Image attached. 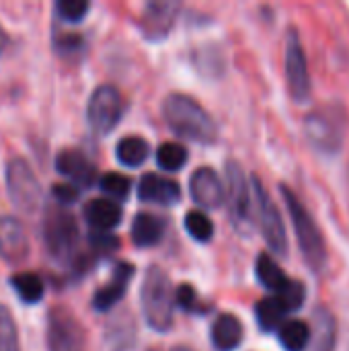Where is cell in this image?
I'll list each match as a JSON object with an SVG mask.
<instances>
[{"label": "cell", "mask_w": 349, "mask_h": 351, "mask_svg": "<svg viewBox=\"0 0 349 351\" xmlns=\"http://www.w3.org/2000/svg\"><path fill=\"white\" fill-rule=\"evenodd\" d=\"M163 117L167 125L181 138L200 144H214L218 140V125L210 113L187 95H169L163 101Z\"/></svg>", "instance_id": "6da1fadb"}, {"label": "cell", "mask_w": 349, "mask_h": 351, "mask_svg": "<svg viewBox=\"0 0 349 351\" xmlns=\"http://www.w3.org/2000/svg\"><path fill=\"white\" fill-rule=\"evenodd\" d=\"M142 315L150 329L156 333H167L173 327V311L177 304L175 290L167 271L158 265H150L140 288Z\"/></svg>", "instance_id": "7a4b0ae2"}, {"label": "cell", "mask_w": 349, "mask_h": 351, "mask_svg": "<svg viewBox=\"0 0 349 351\" xmlns=\"http://www.w3.org/2000/svg\"><path fill=\"white\" fill-rule=\"evenodd\" d=\"M280 193L284 197L290 220L294 224L298 247H300V253H302L306 265L313 271H321L327 265V245H325V239H323L317 222L313 220L311 212L304 208V204L298 199V195L288 185H280Z\"/></svg>", "instance_id": "3957f363"}, {"label": "cell", "mask_w": 349, "mask_h": 351, "mask_svg": "<svg viewBox=\"0 0 349 351\" xmlns=\"http://www.w3.org/2000/svg\"><path fill=\"white\" fill-rule=\"evenodd\" d=\"M43 243L56 263L68 265L76 261L78 253V224L76 218L62 208H49L43 220Z\"/></svg>", "instance_id": "277c9868"}, {"label": "cell", "mask_w": 349, "mask_h": 351, "mask_svg": "<svg viewBox=\"0 0 349 351\" xmlns=\"http://www.w3.org/2000/svg\"><path fill=\"white\" fill-rule=\"evenodd\" d=\"M6 193L16 212L35 216L43 206V191L31 165L14 156L6 165Z\"/></svg>", "instance_id": "5b68a950"}, {"label": "cell", "mask_w": 349, "mask_h": 351, "mask_svg": "<svg viewBox=\"0 0 349 351\" xmlns=\"http://www.w3.org/2000/svg\"><path fill=\"white\" fill-rule=\"evenodd\" d=\"M304 136L311 146L323 154H337L344 146V113L333 107H321L306 115Z\"/></svg>", "instance_id": "8992f818"}, {"label": "cell", "mask_w": 349, "mask_h": 351, "mask_svg": "<svg viewBox=\"0 0 349 351\" xmlns=\"http://www.w3.org/2000/svg\"><path fill=\"white\" fill-rule=\"evenodd\" d=\"M251 187H253V197H255V218L261 228V234L267 243V247L276 255H286L288 253V237L284 228L282 214L276 206V202L269 197L267 189L263 187L259 177H251Z\"/></svg>", "instance_id": "52a82bcc"}, {"label": "cell", "mask_w": 349, "mask_h": 351, "mask_svg": "<svg viewBox=\"0 0 349 351\" xmlns=\"http://www.w3.org/2000/svg\"><path fill=\"white\" fill-rule=\"evenodd\" d=\"M123 115L121 93L113 84H101L93 90L86 105V121L97 136H107L115 130Z\"/></svg>", "instance_id": "ba28073f"}, {"label": "cell", "mask_w": 349, "mask_h": 351, "mask_svg": "<svg viewBox=\"0 0 349 351\" xmlns=\"http://www.w3.org/2000/svg\"><path fill=\"white\" fill-rule=\"evenodd\" d=\"M47 351H86V335L68 306H53L47 315Z\"/></svg>", "instance_id": "9c48e42d"}, {"label": "cell", "mask_w": 349, "mask_h": 351, "mask_svg": "<svg viewBox=\"0 0 349 351\" xmlns=\"http://www.w3.org/2000/svg\"><path fill=\"white\" fill-rule=\"evenodd\" d=\"M286 80L288 90L294 101L304 103L311 99V74H309V62L304 56V47L300 41V35L290 29L286 37Z\"/></svg>", "instance_id": "30bf717a"}, {"label": "cell", "mask_w": 349, "mask_h": 351, "mask_svg": "<svg viewBox=\"0 0 349 351\" xmlns=\"http://www.w3.org/2000/svg\"><path fill=\"white\" fill-rule=\"evenodd\" d=\"M31 255L29 237L23 222L12 214L0 216V259L12 267L23 265Z\"/></svg>", "instance_id": "8fae6325"}, {"label": "cell", "mask_w": 349, "mask_h": 351, "mask_svg": "<svg viewBox=\"0 0 349 351\" xmlns=\"http://www.w3.org/2000/svg\"><path fill=\"white\" fill-rule=\"evenodd\" d=\"M251 195L253 187L241 169L239 162H228L226 165V202H228V212L230 218L241 226L249 222V212H251Z\"/></svg>", "instance_id": "7c38bea8"}, {"label": "cell", "mask_w": 349, "mask_h": 351, "mask_svg": "<svg viewBox=\"0 0 349 351\" xmlns=\"http://www.w3.org/2000/svg\"><path fill=\"white\" fill-rule=\"evenodd\" d=\"M181 10V4L179 2H148L144 6V12H142V19H140V29L144 33L146 39L150 41H160L165 39L175 21H177V14Z\"/></svg>", "instance_id": "4fadbf2b"}, {"label": "cell", "mask_w": 349, "mask_h": 351, "mask_svg": "<svg viewBox=\"0 0 349 351\" xmlns=\"http://www.w3.org/2000/svg\"><path fill=\"white\" fill-rule=\"evenodd\" d=\"M189 193L195 204L206 210L220 208L226 199V187L222 185L220 177L210 167H200L189 179Z\"/></svg>", "instance_id": "5bb4252c"}, {"label": "cell", "mask_w": 349, "mask_h": 351, "mask_svg": "<svg viewBox=\"0 0 349 351\" xmlns=\"http://www.w3.org/2000/svg\"><path fill=\"white\" fill-rule=\"evenodd\" d=\"M132 278H134V267L130 263H125V261L117 263L113 267V274H111L109 284L101 286L95 292V296H93V308L97 313H109L125 296Z\"/></svg>", "instance_id": "9a60e30c"}, {"label": "cell", "mask_w": 349, "mask_h": 351, "mask_svg": "<svg viewBox=\"0 0 349 351\" xmlns=\"http://www.w3.org/2000/svg\"><path fill=\"white\" fill-rule=\"evenodd\" d=\"M138 197L146 204L175 206L181 199V187L179 183L165 179L156 173H146L138 181Z\"/></svg>", "instance_id": "2e32d148"}, {"label": "cell", "mask_w": 349, "mask_h": 351, "mask_svg": "<svg viewBox=\"0 0 349 351\" xmlns=\"http://www.w3.org/2000/svg\"><path fill=\"white\" fill-rule=\"evenodd\" d=\"M56 171L62 177L70 179L72 185H78V187H91L93 181L97 179V169L80 150H74V148L62 150L56 156Z\"/></svg>", "instance_id": "e0dca14e"}, {"label": "cell", "mask_w": 349, "mask_h": 351, "mask_svg": "<svg viewBox=\"0 0 349 351\" xmlns=\"http://www.w3.org/2000/svg\"><path fill=\"white\" fill-rule=\"evenodd\" d=\"M82 214L86 224L95 232H111L121 222V208L117 206V202L109 197H97L86 202Z\"/></svg>", "instance_id": "ac0fdd59"}, {"label": "cell", "mask_w": 349, "mask_h": 351, "mask_svg": "<svg viewBox=\"0 0 349 351\" xmlns=\"http://www.w3.org/2000/svg\"><path fill=\"white\" fill-rule=\"evenodd\" d=\"M210 337L216 351H237L245 339V329L234 315L224 313L214 321Z\"/></svg>", "instance_id": "d6986e66"}, {"label": "cell", "mask_w": 349, "mask_h": 351, "mask_svg": "<svg viewBox=\"0 0 349 351\" xmlns=\"http://www.w3.org/2000/svg\"><path fill=\"white\" fill-rule=\"evenodd\" d=\"M167 224L160 216L150 212H140L132 222V241L140 249L154 247L163 241Z\"/></svg>", "instance_id": "ffe728a7"}, {"label": "cell", "mask_w": 349, "mask_h": 351, "mask_svg": "<svg viewBox=\"0 0 349 351\" xmlns=\"http://www.w3.org/2000/svg\"><path fill=\"white\" fill-rule=\"evenodd\" d=\"M313 321H315V329H313L311 343L306 351H335V343H337L335 315L329 308L319 306Z\"/></svg>", "instance_id": "44dd1931"}, {"label": "cell", "mask_w": 349, "mask_h": 351, "mask_svg": "<svg viewBox=\"0 0 349 351\" xmlns=\"http://www.w3.org/2000/svg\"><path fill=\"white\" fill-rule=\"evenodd\" d=\"M8 284L14 290V294L19 296V300L25 304L41 302L43 292H45V284L35 271H16L8 278Z\"/></svg>", "instance_id": "7402d4cb"}, {"label": "cell", "mask_w": 349, "mask_h": 351, "mask_svg": "<svg viewBox=\"0 0 349 351\" xmlns=\"http://www.w3.org/2000/svg\"><path fill=\"white\" fill-rule=\"evenodd\" d=\"M150 156V146L144 138L140 136H128L121 138L115 146V158L119 160V165L136 169L142 167Z\"/></svg>", "instance_id": "603a6c76"}, {"label": "cell", "mask_w": 349, "mask_h": 351, "mask_svg": "<svg viewBox=\"0 0 349 351\" xmlns=\"http://www.w3.org/2000/svg\"><path fill=\"white\" fill-rule=\"evenodd\" d=\"M286 315H288V311H286V306L282 304V300L278 296L263 298L255 306V319H257L261 331H265V333H272L276 329L280 331V327L284 325Z\"/></svg>", "instance_id": "cb8c5ba5"}, {"label": "cell", "mask_w": 349, "mask_h": 351, "mask_svg": "<svg viewBox=\"0 0 349 351\" xmlns=\"http://www.w3.org/2000/svg\"><path fill=\"white\" fill-rule=\"evenodd\" d=\"M255 274H257V280H259V284L263 286V288H267V290H272V292H280L290 280H288V276L284 274V269L269 257V255H265V253H261L259 257H257V265H255Z\"/></svg>", "instance_id": "d4e9b609"}, {"label": "cell", "mask_w": 349, "mask_h": 351, "mask_svg": "<svg viewBox=\"0 0 349 351\" xmlns=\"http://www.w3.org/2000/svg\"><path fill=\"white\" fill-rule=\"evenodd\" d=\"M313 329L304 321H286L280 327V341L286 351H306Z\"/></svg>", "instance_id": "484cf974"}, {"label": "cell", "mask_w": 349, "mask_h": 351, "mask_svg": "<svg viewBox=\"0 0 349 351\" xmlns=\"http://www.w3.org/2000/svg\"><path fill=\"white\" fill-rule=\"evenodd\" d=\"M189 158V152L185 146L177 142H165L156 150V162L165 171H181Z\"/></svg>", "instance_id": "4316f807"}, {"label": "cell", "mask_w": 349, "mask_h": 351, "mask_svg": "<svg viewBox=\"0 0 349 351\" xmlns=\"http://www.w3.org/2000/svg\"><path fill=\"white\" fill-rule=\"evenodd\" d=\"M99 187H101V191L109 197V199H113V202H123V199H128V195H130V191H132V179L130 177H125V175H121V173H115V171H109V173H105L101 179H99Z\"/></svg>", "instance_id": "83f0119b"}, {"label": "cell", "mask_w": 349, "mask_h": 351, "mask_svg": "<svg viewBox=\"0 0 349 351\" xmlns=\"http://www.w3.org/2000/svg\"><path fill=\"white\" fill-rule=\"evenodd\" d=\"M185 230L187 234L197 241V243H210L214 237V222L210 220V216H206L204 212H189L185 216Z\"/></svg>", "instance_id": "f1b7e54d"}, {"label": "cell", "mask_w": 349, "mask_h": 351, "mask_svg": "<svg viewBox=\"0 0 349 351\" xmlns=\"http://www.w3.org/2000/svg\"><path fill=\"white\" fill-rule=\"evenodd\" d=\"M0 351H21L16 321L4 304H0Z\"/></svg>", "instance_id": "f546056e"}, {"label": "cell", "mask_w": 349, "mask_h": 351, "mask_svg": "<svg viewBox=\"0 0 349 351\" xmlns=\"http://www.w3.org/2000/svg\"><path fill=\"white\" fill-rule=\"evenodd\" d=\"M53 10L60 21L76 25L86 16V12L91 10V4L86 0H58L53 4Z\"/></svg>", "instance_id": "4dcf8cb0"}, {"label": "cell", "mask_w": 349, "mask_h": 351, "mask_svg": "<svg viewBox=\"0 0 349 351\" xmlns=\"http://www.w3.org/2000/svg\"><path fill=\"white\" fill-rule=\"evenodd\" d=\"M276 296L282 300V304L286 306V311L292 313V311H298V308L304 304L306 288H304V284H300V282H296V280H290Z\"/></svg>", "instance_id": "1f68e13d"}, {"label": "cell", "mask_w": 349, "mask_h": 351, "mask_svg": "<svg viewBox=\"0 0 349 351\" xmlns=\"http://www.w3.org/2000/svg\"><path fill=\"white\" fill-rule=\"evenodd\" d=\"M88 243H91V249L97 255H109V253H113L119 247L117 237H113L111 232H95L93 230L91 237H88Z\"/></svg>", "instance_id": "d6a6232c"}, {"label": "cell", "mask_w": 349, "mask_h": 351, "mask_svg": "<svg viewBox=\"0 0 349 351\" xmlns=\"http://www.w3.org/2000/svg\"><path fill=\"white\" fill-rule=\"evenodd\" d=\"M53 43H56V49L60 53H76L84 45L82 37L76 35V33H60V35H56Z\"/></svg>", "instance_id": "836d02e7"}, {"label": "cell", "mask_w": 349, "mask_h": 351, "mask_svg": "<svg viewBox=\"0 0 349 351\" xmlns=\"http://www.w3.org/2000/svg\"><path fill=\"white\" fill-rule=\"evenodd\" d=\"M51 195L60 206H70L78 199V189L72 183H56L51 187Z\"/></svg>", "instance_id": "e575fe53"}, {"label": "cell", "mask_w": 349, "mask_h": 351, "mask_svg": "<svg viewBox=\"0 0 349 351\" xmlns=\"http://www.w3.org/2000/svg\"><path fill=\"white\" fill-rule=\"evenodd\" d=\"M175 298H177V304L183 308V311H195V306H197V296H195V290H193V286H189V284H183V286H179L177 290H175Z\"/></svg>", "instance_id": "d590c367"}, {"label": "cell", "mask_w": 349, "mask_h": 351, "mask_svg": "<svg viewBox=\"0 0 349 351\" xmlns=\"http://www.w3.org/2000/svg\"><path fill=\"white\" fill-rule=\"evenodd\" d=\"M8 43H10V39H8V35H6V31L0 27V53H4V49L8 47Z\"/></svg>", "instance_id": "8d00e7d4"}, {"label": "cell", "mask_w": 349, "mask_h": 351, "mask_svg": "<svg viewBox=\"0 0 349 351\" xmlns=\"http://www.w3.org/2000/svg\"><path fill=\"white\" fill-rule=\"evenodd\" d=\"M173 351H193L191 348H185V346H181V348H175Z\"/></svg>", "instance_id": "74e56055"}]
</instances>
